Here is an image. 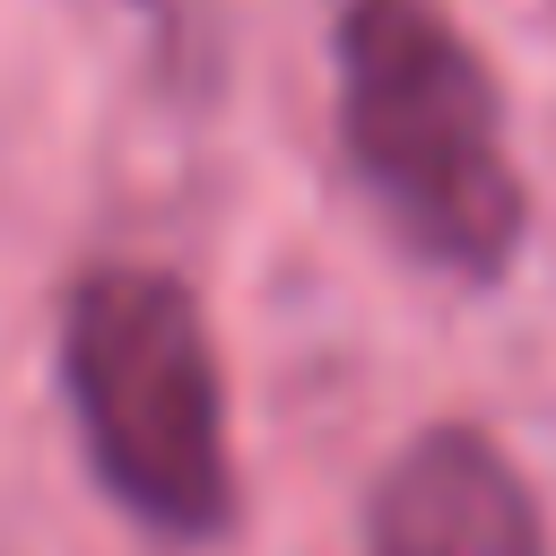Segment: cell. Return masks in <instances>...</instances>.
Wrapping results in <instances>:
<instances>
[{
	"label": "cell",
	"instance_id": "6da1fadb",
	"mask_svg": "<svg viewBox=\"0 0 556 556\" xmlns=\"http://www.w3.org/2000/svg\"><path fill=\"white\" fill-rule=\"evenodd\" d=\"M339 130L374 208L417 261L452 278H495L513 261L530 200L504 156V96L434 0H348Z\"/></svg>",
	"mask_w": 556,
	"mask_h": 556
},
{
	"label": "cell",
	"instance_id": "7a4b0ae2",
	"mask_svg": "<svg viewBox=\"0 0 556 556\" xmlns=\"http://www.w3.org/2000/svg\"><path fill=\"white\" fill-rule=\"evenodd\" d=\"M61 382L113 504L165 539H217L235 513L217 348L182 278L87 269L61 313Z\"/></svg>",
	"mask_w": 556,
	"mask_h": 556
},
{
	"label": "cell",
	"instance_id": "3957f363",
	"mask_svg": "<svg viewBox=\"0 0 556 556\" xmlns=\"http://www.w3.org/2000/svg\"><path fill=\"white\" fill-rule=\"evenodd\" d=\"M365 556H547V530L521 469L478 426H434L382 469Z\"/></svg>",
	"mask_w": 556,
	"mask_h": 556
}]
</instances>
